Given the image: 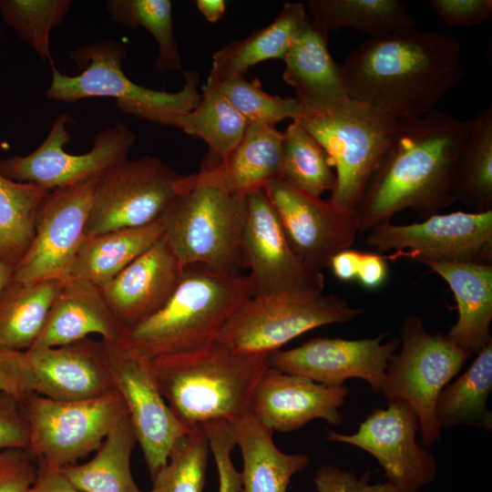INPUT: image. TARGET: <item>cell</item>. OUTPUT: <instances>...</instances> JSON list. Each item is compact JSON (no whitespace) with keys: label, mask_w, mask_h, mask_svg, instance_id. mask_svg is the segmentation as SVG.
Masks as SVG:
<instances>
[{"label":"cell","mask_w":492,"mask_h":492,"mask_svg":"<svg viewBox=\"0 0 492 492\" xmlns=\"http://www.w3.org/2000/svg\"><path fill=\"white\" fill-rule=\"evenodd\" d=\"M341 70L351 100L396 121L428 114L464 77L459 41L416 27L369 37Z\"/></svg>","instance_id":"6da1fadb"},{"label":"cell","mask_w":492,"mask_h":492,"mask_svg":"<svg viewBox=\"0 0 492 492\" xmlns=\"http://www.w3.org/2000/svg\"><path fill=\"white\" fill-rule=\"evenodd\" d=\"M468 128L469 120L435 109L397 120L355 209L359 232L406 209L429 217L454 203L456 163Z\"/></svg>","instance_id":"7a4b0ae2"},{"label":"cell","mask_w":492,"mask_h":492,"mask_svg":"<svg viewBox=\"0 0 492 492\" xmlns=\"http://www.w3.org/2000/svg\"><path fill=\"white\" fill-rule=\"evenodd\" d=\"M272 354L237 351L218 339L209 346L150 360L157 385L174 415L191 429L251 414L254 388Z\"/></svg>","instance_id":"3957f363"},{"label":"cell","mask_w":492,"mask_h":492,"mask_svg":"<svg viewBox=\"0 0 492 492\" xmlns=\"http://www.w3.org/2000/svg\"><path fill=\"white\" fill-rule=\"evenodd\" d=\"M251 296L247 275L186 266L164 305L127 330L118 343L148 360L205 348Z\"/></svg>","instance_id":"277c9868"},{"label":"cell","mask_w":492,"mask_h":492,"mask_svg":"<svg viewBox=\"0 0 492 492\" xmlns=\"http://www.w3.org/2000/svg\"><path fill=\"white\" fill-rule=\"evenodd\" d=\"M246 197L227 188L221 161L213 159L195 173L190 186L160 219L163 237L182 265L241 274Z\"/></svg>","instance_id":"5b68a950"},{"label":"cell","mask_w":492,"mask_h":492,"mask_svg":"<svg viewBox=\"0 0 492 492\" xmlns=\"http://www.w3.org/2000/svg\"><path fill=\"white\" fill-rule=\"evenodd\" d=\"M69 56L80 74L65 75L51 63L52 79L46 91L47 99L69 103L111 97L125 114L173 127L200 100L197 89L200 76L194 71L183 72L185 82L178 92L150 89L131 81L122 68L127 51L123 45L112 39L77 47Z\"/></svg>","instance_id":"8992f818"},{"label":"cell","mask_w":492,"mask_h":492,"mask_svg":"<svg viewBox=\"0 0 492 492\" xmlns=\"http://www.w3.org/2000/svg\"><path fill=\"white\" fill-rule=\"evenodd\" d=\"M294 120L323 146L335 167L336 184L329 200L355 210L397 121L353 100L327 111L302 108Z\"/></svg>","instance_id":"52a82bcc"},{"label":"cell","mask_w":492,"mask_h":492,"mask_svg":"<svg viewBox=\"0 0 492 492\" xmlns=\"http://www.w3.org/2000/svg\"><path fill=\"white\" fill-rule=\"evenodd\" d=\"M363 313L335 294L323 292H275L251 296L222 327L218 340L248 354H272L302 333L347 323Z\"/></svg>","instance_id":"ba28073f"},{"label":"cell","mask_w":492,"mask_h":492,"mask_svg":"<svg viewBox=\"0 0 492 492\" xmlns=\"http://www.w3.org/2000/svg\"><path fill=\"white\" fill-rule=\"evenodd\" d=\"M399 333L401 350L388 363L381 394L412 406L418 416L422 445L428 447L441 438L435 420L437 396L471 354L441 333H427L415 315L404 318Z\"/></svg>","instance_id":"9c48e42d"},{"label":"cell","mask_w":492,"mask_h":492,"mask_svg":"<svg viewBox=\"0 0 492 492\" xmlns=\"http://www.w3.org/2000/svg\"><path fill=\"white\" fill-rule=\"evenodd\" d=\"M19 402L29 425L27 451L36 460L56 468L96 451L128 416L116 389L80 401H56L32 392Z\"/></svg>","instance_id":"30bf717a"},{"label":"cell","mask_w":492,"mask_h":492,"mask_svg":"<svg viewBox=\"0 0 492 492\" xmlns=\"http://www.w3.org/2000/svg\"><path fill=\"white\" fill-rule=\"evenodd\" d=\"M194 175L179 174L154 156L117 164L97 180L86 235L159 221Z\"/></svg>","instance_id":"8fae6325"},{"label":"cell","mask_w":492,"mask_h":492,"mask_svg":"<svg viewBox=\"0 0 492 492\" xmlns=\"http://www.w3.org/2000/svg\"><path fill=\"white\" fill-rule=\"evenodd\" d=\"M72 122L70 114H60L33 152L1 159L0 173L9 179L33 183L50 191L99 179L128 159L136 141V135L125 124L117 122L95 136L88 152L70 154L65 146L71 139L67 125Z\"/></svg>","instance_id":"7c38bea8"},{"label":"cell","mask_w":492,"mask_h":492,"mask_svg":"<svg viewBox=\"0 0 492 492\" xmlns=\"http://www.w3.org/2000/svg\"><path fill=\"white\" fill-rule=\"evenodd\" d=\"M366 243L379 251H395L422 263L491 264L492 210L434 214L421 222H382L371 228Z\"/></svg>","instance_id":"4fadbf2b"},{"label":"cell","mask_w":492,"mask_h":492,"mask_svg":"<svg viewBox=\"0 0 492 492\" xmlns=\"http://www.w3.org/2000/svg\"><path fill=\"white\" fill-rule=\"evenodd\" d=\"M419 420L412 406L401 399L387 400L386 408H375L354 434L326 430L332 442L359 447L382 466L386 482L399 492H418L437 476L435 456L417 443Z\"/></svg>","instance_id":"5bb4252c"},{"label":"cell","mask_w":492,"mask_h":492,"mask_svg":"<svg viewBox=\"0 0 492 492\" xmlns=\"http://www.w3.org/2000/svg\"><path fill=\"white\" fill-rule=\"evenodd\" d=\"M102 341L113 386L126 405L152 479L166 465L174 443L190 429L174 415L161 395L150 360L118 342Z\"/></svg>","instance_id":"9a60e30c"},{"label":"cell","mask_w":492,"mask_h":492,"mask_svg":"<svg viewBox=\"0 0 492 492\" xmlns=\"http://www.w3.org/2000/svg\"><path fill=\"white\" fill-rule=\"evenodd\" d=\"M264 190L292 251L308 269L322 272L334 254L354 241L359 232L355 210L307 194L282 179Z\"/></svg>","instance_id":"2e32d148"},{"label":"cell","mask_w":492,"mask_h":492,"mask_svg":"<svg viewBox=\"0 0 492 492\" xmlns=\"http://www.w3.org/2000/svg\"><path fill=\"white\" fill-rule=\"evenodd\" d=\"M97 180L48 191L37 210L31 246L15 267L14 281L66 277L86 236Z\"/></svg>","instance_id":"e0dca14e"},{"label":"cell","mask_w":492,"mask_h":492,"mask_svg":"<svg viewBox=\"0 0 492 492\" xmlns=\"http://www.w3.org/2000/svg\"><path fill=\"white\" fill-rule=\"evenodd\" d=\"M241 253L252 296L275 292H323L322 272L308 269L292 251L264 189L246 196Z\"/></svg>","instance_id":"ac0fdd59"},{"label":"cell","mask_w":492,"mask_h":492,"mask_svg":"<svg viewBox=\"0 0 492 492\" xmlns=\"http://www.w3.org/2000/svg\"><path fill=\"white\" fill-rule=\"evenodd\" d=\"M385 336L386 333L355 340L314 338L298 347L273 353L271 365L330 386L358 378L365 381L374 393L381 394L388 363L400 346L397 338L384 342Z\"/></svg>","instance_id":"d6986e66"},{"label":"cell","mask_w":492,"mask_h":492,"mask_svg":"<svg viewBox=\"0 0 492 492\" xmlns=\"http://www.w3.org/2000/svg\"><path fill=\"white\" fill-rule=\"evenodd\" d=\"M349 394L344 384L330 386L270 367L257 383L251 415L272 431L292 432L313 419L338 425L340 407Z\"/></svg>","instance_id":"ffe728a7"},{"label":"cell","mask_w":492,"mask_h":492,"mask_svg":"<svg viewBox=\"0 0 492 492\" xmlns=\"http://www.w3.org/2000/svg\"><path fill=\"white\" fill-rule=\"evenodd\" d=\"M25 352L34 393L56 401H80L115 389L102 339L87 337L61 346Z\"/></svg>","instance_id":"44dd1931"},{"label":"cell","mask_w":492,"mask_h":492,"mask_svg":"<svg viewBox=\"0 0 492 492\" xmlns=\"http://www.w3.org/2000/svg\"><path fill=\"white\" fill-rule=\"evenodd\" d=\"M183 269L162 236L100 291L126 332L164 305Z\"/></svg>","instance_id":"7402d4cb"},{"label":"cell","mask_w":492,"mask_h":492,"mask_svg":"<svg viewBox=\"0 0 492 492\" xmlns=\"http://www.w3.org/2000/svg\"><path fill=\"white\" fill-rule=\"evenodd\" d=\"M327 42L328 36L310 20L283 59L282 78L295 89V98L307 110L327 111L351 100L341 67L333 59Z\"/></svg>","instance_id":"603a6c76"},{"label":"cell","mask_w":492,"mask_h":492,"mask_svg":"<svg viewBox=\"0 0 492 492\" xmlns=\"http://www.w3.org/2000/svg\"><path fill=\"white\" fill-rule=\"evenodd\" d=\"M124 333L99 288L65 278L45 327L30 349L61 346L93 333L105 341L118 342Z\"/></svg>","instance_id":"cb8c5ba5"},{"label":"cell","mask_w":492,"mask_h":492,"mask_svg":"<svg viewBox=\"0 0 492 492\" xmlns=\"http://www.w3.org/2000/svg\"><path fill=\"white\" fill-rule=\"evenodd\" d=\"M449 285L458 317L445 335L455 345L477 354L492 342V264L431 261L425 263Z\"/></svg>","instance_id":"d4e9b609"},{"label":"cell","mask_w":492,"mask_h":492,"mask_svg":"<svg viewBox=\"0 0 492 492\" xmlns=\"http://www.w3.org/2000/svg\"><path fill=\"white\" fill-rule=\"evenodd\" d=\"M228 424L242 456L241 492H286L292 477L308 466L307 455L281 451L273 431L251 414Z\"/></svg>","instance_id":"484cf974"},{"label":"cell","mask_w":492,"mask_h":492,"mask_svg":"<svg viewBox=\"0 0 492 492\" xmlns=\"http://www.w3.org/2000/svg\"><path fill=\"white\" fill-rule=\"evenodd\" d=\"M163 232L159 220L138 228L86 235L65 278L101 289L155 244Z\"/></svg>","instance_id":"4316f807"},{"label":"cell","mask_w":492,"mask_h":492,"mask_svg":"<svg viewBox=\"0 0 492 492\" xmlns=\"http://www.w3.org/2000/svg\"><path fill=\"white\" fill-rule=\"evenodd\" d=\"M309 21L303 4L285 3L271 24L214 52L209 75L223 80L243 76L260 62L283 60Z\"/></svg>","instance_id":"83f0119b"},{"label":"cell","mask_w":492,"mask_h":492,"mask_svg":"<svg viewBox=\"0 0 492 492\" xmlns=\"http://www.w3.org/2000/svg\"><path fill=\"white\" fill-rule=\"evenodd\" d=\"M64 279L12 281L0 295V348L25 352L40 336Z\"/></svg>","instance_id":"f1b7e54d"},{"label":"cell","mask_w":492,"mask_h":492,"mask_svg":"<svg viewBox=\"0 0 492 492\" xmlns=\"http://www.w3.org/2000/svg\"><path fill=\"white\" fill-rule=\"evenodd\" d=\"M282 152V132L275 127L249 124L239 144L221 162L228 190L246 197L280 179Z\"/></svg>","instance_id":"f546056e"},{"label":"cell","mask_w":492,"mask_h":492,"mask_svg":"<svg viewBox=\"0 0 492 492\" xmlns=\"http://www.w3.org/2000/svg\"><path fill=\"white\" fill-rule=\"evenodd\" d=\"M492 390V342L481 349L471 365L439 393L435 420L440 430L459 425L492 429L487 399Z\"/></svg>","instance_id":"4dcf8cb0"},{"label":"cell","mask_w":492,"mask_h":492,"mask_svg":"<svg viewBox=\"0 0 492 492\" xmlns=\"http://www.w3.org/2000/svg\"><path fill=\"white\" fill-rule=\"evenodd\" d=\"M307 5L312 25L326 36L353 27L374 37L417 26L400 0H310Z\"/></svg>","instance_id":"1f68e13d"},{"label":"cell","mask_w":492,"mask_h":492,"mask_svg":"<svg viewBox=\"0 0 492 492\" xmlns=\"http://www.w3.org/2000/svg\"><path fill=\"white\" fill-rule=\"evenodd\" d=\"M136 443L128 416L110 431L90 460L61 470L82 492H143L135 483L130 469Z\"/></svg>","instance_id":"d6a6232c"},{"label":"cell","mask_w":492,"mask_h":492,"mask_svg":"<svg viewBox=\"0 0 492 492\" xmlns=\"http://www.w3.org/2000/svg\"><path fill=\"white\" fill-rule=\"evenodd\" d=\"M455 200L473 212L492 210V107L474 118L458 153L454 185Z\"/></svg>","instance_id":"836d02e7"},{"label":"cell","mask_w":492,"mask_h":492,"mask_svg":"<svg viewBox=\"0 0 492 492\" xmlns=\"http://www.w3.org/2000/svg\"><path fill=\"white\" fill-rule=\"evenodd\" d=\"M198 106L179 118L176 128L206 142L211 157L224 161L249 125L229 100L207 79Z\"/></svg>","instance_id":"e575fe53"},{"label":"cell","mask_w":492,"mask_h":492,"mask_svg":"<svg viewBox=\"0 0 492 492\" xmlns=\"http://www.w3.org/2000/svg\"><path fill=\"white\" fill-rule=\"evenodd\" d=\"M48 193L33 183L9 179L0 173V261L16 265L35 236L37 210Z\"/></svg>","instance_id":"d590c367"},{"label":"cell","mask_w":492,"mask_h":492,"mask_svg":"<svg viewBox=\"0 0 492 492\" xmlns=\"http://www.w3.org/2000/svg\"><path fill=\"white\" fill-rule=\"evenodd\" d=\"M333 161L323 146L296 120L282 132L280 179L315 197L335 187Z\"/></svg>","instance_id":"8d00e7d4"},{"label":"cell","mask_w":492,"mask_h":492,"mask_svg":"<svg viewBox=\"0 0 492 492\" xmlns=\"http://www.w3.org/2000/svg\"><path fill=\"white\" fill-rule=\"evenodd\" d=\"M106 6L112 21L130 28L142 26L153 36L159 46L153 61L157 70L161 73L182 71L169 0H108Z\"/></svg>","instance_id":"74e56055"},{"label":"cell","mask_w":492,"mask_h":492,"mask_svg":"<svg viewBox=\"0 0 492 492\" xmlns=\"http://www.w3.org/2000/svg\"><path fill=\"white\" fill-rule=\"evenodd\" d=\"M210 452L203 426L190 429L172 446L166 465L151 479L149 492H203Z\"/></svg>","instance_id":"f35d334b"},{"label":"cell","mask_w":492,"mask_h":492,"mask_svg":"<svg viewBox=\"0 0 492 492\" xmlns=\"http://www.w3.org/2000/svg\"><path fill=\"white\" fill-rule=\"evenodd\" d=\"M71 0H0L3 21L27 42L37 56L49 65L50 32L67 16Z\"/></svg>","instance_id":"ab89813d"},{"label":"cell","mask_w":492,"mask_h":492,"mask_svg":"<svg viewBox=\"0 0 492 492\" xmlns=\"http://www.w3.org/2000/svg\"><path fill=\"white\" fill-rule=\"evenodd\" d=\"M208 80L249 124L275 127L283 119H296L302 109L295 97L272 96L265 92L258 79L248 81L240 76L219 80L209 75Z\"/></svg>","instance_id":"60d3db41"},{"label":"cell","mask_w":492,"mask_h":492,"mask_svg":"<svg viewBox=\"0 0 492 492\" xmlns=\"http://www.w3.org/2000/svg\"><path fill=\"white\" fill-rule=\"evenodd\" d=\"M201 425L206 431L217 466L219 492H241V475L232 462L231 453L236 445L228 421L211 420Z\"/></svg>","instance_id":"b9f144b4"},{"label":"cell","mask_w":492,"mask_h":492,"mask_svg":"<svg viewBox=\"0 0 492 492\" xmlns=\"http://www.w3.org/2000/svg\"><path fill=\"white\" fill-rule=\"evenodd\" d=\"M36 470V461L27 449L0 450V492H28Z\"/></svg>","instance_id":"7bdbcfd3"},{"label":"cell","mask_w":492,"mask_h":492,"mask_svg":"<svg viewBox=\"0 0 492 492\" xmlns=\"http://www.w3.org/2000/svg\"><path fill=\"white\" fill-rule=\"evenodd\" d=\"M436 15L452 26H470L488 20L492 15L491 0H431Z\"/></svg>","instance_id":"ee69618b"},{"label":"cell","mask_w":492,"mask_h":492,"mask_svg":"<svg viewBox=\"0 0 492 492\" xmlns=\"http://www.w3.org/2000/svg\"><path fill=\"white\" fill-rule=\"evenodd\" d=\"M29 442V425L15 397L0 393V450L26 448Z\"/></svg>","instance_id":"f6af8a7d"},{"label":"cell","mask_w":492,"mask_h":492,"mask_svg":"<svg viewBox=\"0 0 492 492\" xmlns=\"http://www.w3.org/2000/svg\"><path fill=\"white\" fill-rule=\"evenodd\" d=\"M369 473L357 477L354 473L334 466H323L314 475L318 492H391L385 483L369 484Z\"/></svg>","instance_id":"bcb514c9"},{"label":"cell","mask_w":492,"mask_h":492,"mask_svg":"<svg viewBox=\"0 0 492 492\" xmlns=\"http://www.w3.org/2000/svg\"><path fill=\"white\" fill-rule=\"evenodd\" d=\"M0 393L18 400L32 393L26 352L0 348Z\"/></svg>","instance_id":"7dc6e473"},{"label":"cell","mask_w":492,"mask_h":492,"mask_svg":"<svg viewBox=\"0 0 492 492\" xmlns=\"http://www.w3.org/2000/svg\"><path fill=\"white\" fill-rule=\"evenodd\" d=\"M36 476L28 492H82L62 472L37 459Z\"/></svg>","instance_id":"c3c4849f"},{"label":"cell","mask_w":492,"mask_h":492,"mask_svg":"<svg viewBox=\"0 0 492 492\" xmlns=\"http://www.w3.org/2000/svg\"><path fill=\"white\" fill-rule=\"evenodd\" d=\"M387 264L382 256L373 252H362L356 279L366 289L381 287L387 278Z\"/></svg>","instance_id":"681fc988"},{"label":"cell","mask_w":492,"mask_h":492,"mask_svg":"<svg viewBox=\"0 0 492 492\" xmlns=\"http://www.w3.org/2000/svg\"><path fill=\"white\" fill-rule=\"evenodd\" d=\"M362 251L345 249L334 254L330 260L328 267L331 268L336 278L343 282H351L356 279Z\"/></svg>","instance_id":"f907efd6"},{"label":"cell","mask_w":492,"mask_h":492,"mask_svg":"<svg viewBox=\"0 0 492 492\" xmlns=\"http://www.w3.org/2000/svg\"><path fill=\"white\" fill-rule=\"evenodd\" d=\"M196 5L208 22L219 21L226 11V2L223 0H197Z\"/></svg>","instance_id":"816d5d0a"},{"label":"cell","mask_w":492,"mask_h":492,"mask_svg":"<svg viewBox=\"0 0 492 492\" xmlns=\"http://www.w3.org/2000/svg\"><path fill=\"white\" fill-rule=\"evenodd\" d=\"M15 265L0 261V295L4 289L12 281Z\"/></svg>","instance_id":"f5cc1de1"},{"label":"cell","mask_w":492,"mask_h":492,"mask_svg":"<svg viewBox=\"0 0 492 492\" xmlns=\"http://www.w3.org/2000/svg\"><path fill=\"white\" fill-rule=\"evenodd\" d=\"M2 36V32L0 31V37Z\"/></svg>","instance_id":"db71d44e"}]
</instances>
